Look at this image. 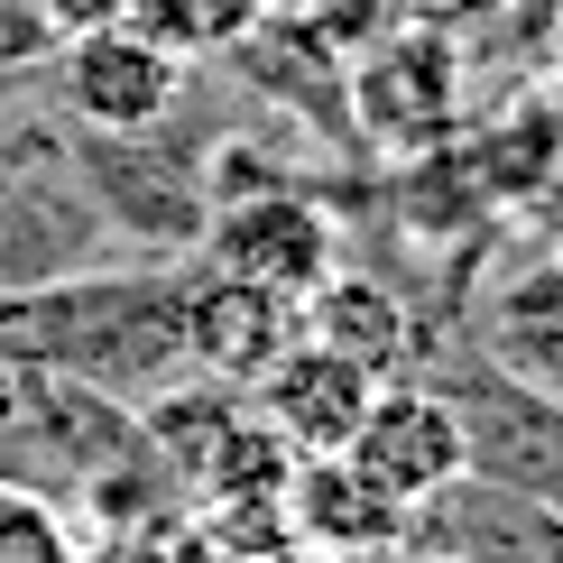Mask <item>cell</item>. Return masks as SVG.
I'll return each mask as SVG.
<instances>
[{
	"label": "cell",
	"mask_w": 563,
	"mask_h": 563,
	"mask_svg": "<svg viewBox=\"0 0 563 563\" xmlns=\"http://www.w3.org/2000/svg\"><path fill=\"white\" fill-rule=\"evenodd\" d=\"M342 111L397 157L443 148V130H453V111H462V37L388 19V29L342 65Z\"/></svg>",
	"instance_id": "1"
},
{
	"label": "cell",
	"mask_w": 563,
	"mask_h": 563,
	"mask_svg": "<svg viewBox=\"0 0 563 563\" xmlns=\"http://www.w3.org/2000/svg\"><path fill=\"white\" fill-rule=\"evenodd\" d=\"M342 462L361 481H379L397 508H434L453 499L462 481H472V426H462V407L443 388H416V379H379L361 407V426H351Z\"/></svg>",
	"instance_id": "2"
},
{
	"label": "cell",
	"mask_w": 563,
	"mask_h": 563,
	"mask_svg": "<svg viewBox=\"0 0 563 563\" xmlns=\"http://www.w3.org/2000/svg\"><path fill=\"white\" fill-rule=\"evenodd\" d=\"M203 260H213L222 277H241V287H268V296L296 305V296H314L323 277L342 268V222L277 176V185H260V195L213 203V222H203Z\"/></svg>",
	"instance_id": "3"
},
{
	"label": "cell",
	"mask_w": 563,
	"mask_h": 563,
	"mask_svg": "<svg viewBox=\"0 0 563 563\" xmlns=\"http://www.w3.org/2000/svg\"><path fill=\"white\" fill-rule=\"evenodd\" d=\"M46 65H56V84H65V111H75L92 139H148V130H167V111L185 102V65L167 46L130 37L121 19L65 37Z\"/></svg>",
	"instance_id": "4"
},
{
	"label": "cell",
	"mask_w": 563,
	"mask_h": 563,
	"mask_svg": "<svg viewBox=\"0 0 563 563\" xmlns=\"http://www.w3.org/2000/svg\"><path fill=\"white\" fill-rule=\"evenodd\" d=\"M369 369H351L342 351H323V342H287L277 361L250 379V416L287 443L296 462H314V453H342L351 443V426H361V407H369Z\"/></svg>",
	"instance_id": "5"
},
{
	"label": "cell",
	"mask_w": 563,
	"mask_h": 563,
	"mask_svg": "<svg viewBox=\"0 0 563 563\" xmlns=\"http://www.w3.org/2000/svg\"><path fill=\"white\" fill-rule=\"evenodd\" d=\"M287 536L296 554H333V563H379L397 545H416V518L388 499L379 481H361L342 453H314L287 472Z\"/></svg>",
	"instance_id": "6"
},
{
	"label": "cell",
	"mask_w": 563,
	"mask_h": 563,
	"mask_svg": "<svg viewBox=\"0 0 563 563\" xmlns=\"http://www.w3.org/2000/svg\"><path fill=\"white\" fill-rule=\"evenodd\" d=\"M287 342H296V305L268 296V287H241V277L203 268L195 287L176 296V351L222 388H250Z\"/></svg>",
	"instance_id": "7"
},
{
	"label": "cell",
	"mask_w": 563,
	"mask_h": 563,
	"mask_svg": "<svg viewBox=\"0 0 563 563\" xmlns=\"http://www.w3.org/2000/svg\"><path fill=\"white\" fill-rule=\"evenodd\" d=\"M481 361L508 388L563 407V250H536L489 287L481 305Z\"/></svg>",
	"instance_id": "8"
},
{
	"label": "cell",
	"mask_w": 563,
	"mask_h": 563,
	"mask_svg": "<svg viewBox=\"0 0 563 563\" xmlns=\"http://www.w3.org/2000/svg\"><path fill=\"white\" fill-rule=\"evenodd\" d=\"M296 333L342 351L351 369H369V379H407V351H416V314L397 305L379 277L361 268H333L314 296H296Z\"/></svg>",
	"instance_id": "9"
},
{
	"label": "cell",
	"mask_w": 563,
	"mask_h": 563,
	"mask_svg": "<svg viewBox=\"0 0 563 563\" xmlns=\"http://www.w3.org/2000/svg\"><path fill=\"white\" fill-rule=\"evenodd\" d=\"M241 388H222V379H203V388H167V397H157V407H148V443H157V453H167V472L176 481H213V462H222V443L231 434H241Z\"/></svg>",
	"instance_id": "10"
},
{
	"label": "cell",
	"mask_w": 563,
	"mask_h": 563,
	"mask_svg": "<svg viewBox=\"0 0 563 563\" xmlns=\"http://www.w3.org/2000/svg\"><path fill=\"white\" fill-rule=\"evenodd\" d=\"M260 10L268 0H121V29L148 37V46H167L176 65H195V56L241 46L250 29H260Z\"/></svg>",
	"instance_id": "11"
},
{
	"label": "cell",
	"mask_w": 563,
	"mask_h": 563,
	"mask_svg": "<svg viewBox=\"0 0 563 563\" xmlns=\"http://www.w3.org/2000/svg\"><path fill=\"white\" fill-rule=\"evenodd\" d=\"M0 563H84V536L46 489L0 481Z\"/></svg>",
	"instance_id": "12"
},
{
	"label": "cell",
	"mask_w": 563,
	"mask_h": 563,
	"mask_svg": "<svg viewBox=\"0 0 563 563\" xmlns=\"http://www.w3.org/2000/svg\"><path fill=\"white\" fill-rule=\"evenodd\" d=\"M56 56V29H46V0H0V75H29V65Z\"/></svg>",
	"instance_id": "13"
},
{
	"label": "cell",
	"mask_w": 563,
	"mask_h": 563,
	"mask_svg": "<svg viewBox=\"0 0 563 563\" xmlns=\"http://www.w3.org/2000/svg\"><path fill=\"white\" fill-rule=\"evenodd\" d=\"M499 10H518V0H388V19H416V29H489Z\"/></svg>",
	"instance_id": "14"
},
{
	"label": "cell",
	"mask_w": 563,
	"mask_h": 563,
	"mask_svg": "<svg viewBox=\"0 0 563 563\" xmlns=\"http://www.w3.org/2000/svg\"><path fill=\"white\" fill-rule=\"evenodd\" d=\"M111 19H121V0H46V29H56V46L84 37V29H111Z\"/></svg>",
	"instance_id": "15"
},
{
	"label": "cell",
	"mask_w": 563,
	"mask_h": 563,
	"mask_svg": "<svg viewBox=\"0 0 563 563\" xmlns=\"http://www.w3.org/2000/svg\"><path fill=\"white\" fill-rule=\"evenodd\" d=\"M10 426H19V369L0 361V434H10Z\"/></svg>",
	"instance_id": "16"
},
{
	"label": "cell",
	"mask_w": 563,
	"mask_h": 563,
	"mask_svg": "<svg viewBox=\"0 0 563 563\" xmlns=\"http://www.w3.org/2000/svg\"><path fill=\"white\" fill-rule=\"evenodd\" d=\"M379 563H472V554H407V545H397V554H379Z\"/></svg>",
	"instance_id": "17"
},
{
	"label": "cell",
	"mask_w": 563,
	"mask_h": 563,
	"mask_svg": "<svg viewBox=\"0 0 563 563\" xmlns=\"http://www.w3.org/2000/svg\"><path fill=\"white\" fill-rule=\"evenodd\" d=\"M287 563H333V554H287Z\"/></svg>",
	"instance_id": "18"
},
{
	"label": "cell",
	"mask_w": 563,
	"mask_h": 563,
	"mask_svg": "<svg viewBox=\"0 0 563 563\" xmlns=\"http://www.w3.org/2000/svg\"><path fill=\"white\" fill-rule=\"evenodd\" d=\"M0 241H10V203H0Z\"/></svg>",
	"instance_id": "19"
}]
</instances>
